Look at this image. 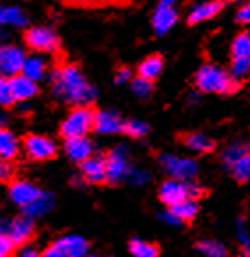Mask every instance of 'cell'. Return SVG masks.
I'll list each match as a JSON object with an SVG mask.
<instances>
[{
    "mask_svg": "<svg viewBox=\"0 0 250 257\" xmlns=\"http://www.w3.org/2000/svg\"><path fill=\"white\" fill-rule=\"evenodd\" d=\"M53 93L64 102L76 107H86L97 97V90L88 83L76 65H65L53 72L51 76Z\"/></svg>",
    "mask_w": 250,
    "mask_h": 257,
    "instance_id": "cell-1",
    "label": "cell"
},
{
    "mask_svg": "<svg viewBox=\"0 0 250 257\" xmlns=\"http://www.w3.org/2000/svg\"><path fill=\"white\" fill-rule=\"evenodd\" d=\"M196 86L204 93H231L236 90L238 81L220 65L206 64L197 71Z\"/></svg>",
    "mask_w": 250,
    "mask_h": 257,
    "instance_id": "cell-2",
    "label": "cell"
},
{
    "mask_svg": "<svg viewBox=\"0 0 250 257\" xmlns=\"http://www.w3.org/2000/svg\"><path fill=\"white\" fill-rule=\"evenodd\" d=\"M93 121H95V113L88 106L76 107L64 120V123L60 127V133L65 140H71V138H86L90 131H93Z\"/></svg>",
    "mask_w": 250,
    "mask_h": 257,
    "instance_id": "cell-3",
    "label": "cell"
},
{
    "mask_svg": "<svg viewBox=\"0 0 250 257\" xmlns=\"http://www.w3.org/2000/svg\"><path fill=\"white\" fill-rule=\"evenodd\" d=\"M201 194V190L197 189L194 183L183 182V180H175L169 178L168 182H164L159 189V197L164 204H168L169 208L175 204L182 203L185 199H196Z\"/></svg>",
    "mask_w": 250,
    "mask_h": 257,
    "instance_id": "cell-4",
    "label": "cell"
},
{
    "mask_svg": "<svg viewBox=\"0 0 250 257\" xmlns=\"http://www.w3.org/2000/svg\"><path fill=\"white\" fill-rule=\"evenodd\" d=\"M161 166L168 173L169 178L183 180V182H189V180L196 178L197 173H199V164L194 159L180 157V155L175 154L161 155Z\"/></svg>",
    "mask_w": 250,
    "mask_h": 257,
    "instance_id": "cell-5",
    "label": "cell"
},
{
    "mask_svg": "<svg viewBox=\"0 0 250 257\" xmlns=\"http://www.w3.org/2000/svg\"><path fill=\"white\" fill-rule=\"evenodd\" d=\"M106 169H107V182L111 183H120L125 178H129L133 168H131L127 148L125 147L113 148L106 157Z\"/></svg>",
    "mask_w": 250,
    "mask_h": 257,
    "instance_id": "cell-6",
    "label": "cell"
},
{
    "mask_svg": "<svg viewBox=\"0 0 250 257\" xmlns=\"http://www.w3.org/2000/svg\"><path fill=\"white\" fill-rule=\"evenodd\" d=\"M27 60V53L22 46L4 44L0 48V74L4 78H15L22 74Z\"/></svg>",
    "mask_w": 250,
    "mask_h": 257,
    "instance_id": "cell-7",
    "label": "cell"
},
{
    "mask_svg": "<svg viewBox=\"0 0 250 257\" xmlns=\"http://www.w3.org/2000/svg\"><path fill=\"white\" fill-rule=\"evenodd\" d=\"M25 43L41 53H55L60 46L58 36L48 27H34L25 34Z\"/></svg>",
    "mask_w": 250,
    "mask_h": 257,
    "instance_id": "cell-8",
    "label": "cell"
},
{
    "mask_svg": "<svg viewBox=\"0 0 250 257\" xmlns=\"http://www.w3.org/2000/svg\"><path fill=\"white\" fill-rule=\"evenodd\" d=\"M23 150L32 161H50L57 155V145L50 138L32 134L23 141Z\"/></svg>",
    "mask_w": 250,
    "mask_h": 257,
    "instance_id": "cell-9",
    "label": "cell"
},
{
    "mask_svg": "<svg viewBox=\"0 0 250 257\" xmlns=\"http://www.w3.org/2000/svg\"><path fill=\"white\" fill-rule=\"evenodd\" d=\"M0 231L6 236L11 238V241L15 245H23L27 243L34 234V218L30 217H18L13 220L6 222L4 225H0Z\"/></svg>",
    "mask_w": 250,
    "mask_h": 257,
    "instance_id": "cell-10",
    "label": "cell"
},
{
    "mask_svg": "<svg viewBox=\"0 0 250 257\" xmlns=\"http://www.w3.org/2000/svg\"><path fill=\"white\" fill-rule=\"evenodd\" d=\"M39 196H41V189H37L34 183L25 182V180L15 182L9 187V197H11V201L16 206L23 208V210L27 206H30Z\"/></svg>",
    "mask_w": 250,
    "mask_h": 257,
    "instance_id": "cell-11",
    "label": "cell"
},
{
    "mask_svg": "<svg viewBox=\"0 0 250 257\" xmlns=\"http://www.w3.org/2000/svg\"><path fill=\"white\" fill-rule=\"evenodd\" d=\"M178 22V11H176V6H166V4H157V9L154 13V18H152V25L157 36H166L173 27Z\"/></svg>",
    "mask_w": 250,
    "mask_h": 257,
    "instance_id": "cell-12",
    "label": "cell"
},
{
    "mask_svg": "<svg viewBox=\"0 0 250 257\" xmlns=\"http://www.w3.org/2000/svg\"><path fill=\"white\" fill-rule=\"evenodd\" d=\"M93 131H97L102 136H111V134L123 131V121H121L120 114L114 111H99V113H95Z\"/></svg>",
    "mask_w": 250,
    "mask_h": 257,
    "instance_id": "cell-13",
    "label": "cell"
},
{
    "mask_svg": "<svg viewBox=\"0 0 250 257\" xmlns=\"http://www.w3.org/2000/svg\"><path fill=\"white\" fill-rule=\"evenodd\" d=\"M65 154L72 162L83 164L93 155V145L88 138H71L65 140Z\"/></svg>",
    "mask_w": 250,
    "mask_h": 257,
    "instance_id": "cell-14",
    "label": "cell"
},
{
    "mask_svg": "<svg viewBox=\"0 0 250 257\" xmlns=\"http://www.w3.org/2000/svg\"><path fill=\"white\" fill-rule=\"evenodd\" d=\"M81 175L86 182L90 183H102L107 180V169H106V159L102 157H92L81 164Z\"/></svg>",
    "mask_w": 250,
    "mask_h": 257,
    "instance_id": "cell-15",
    "label": "cell"
},
{
    "mask_svg": "<svg viewBox=\"0 0 250 257\" xmlns=\"http://www.w3.org/2000/svg\"><path fill=\"white\" fill-rule=\"evenodd\" d=\"M220 11H222L220 0H203V2H199V4H196L190 9L189 22L192 23V25L208 22V20H213Z\"/></svg>",
    "mask_w": 250,
    "mask_h": 257,
    "instance_id": "cell-16",
    "label": "cell"
},
{
    "mask_svg": "<svg viewBox=\"0 0 250 257\" xmlns=\"http://www.w3.org/2000/svg\"><path fill=\"white\" fill-rule=\"evenodd\" d=\"M9 83H11L13 97H15V100H20V102L30 100L37 93V90H39L37 83L34 81V79L27 78L25 74L15 76V78L9 79Z\"/></svg>",
    "mask_w": 250,
    "mask_h": 257,
    "instance_id": "cell-17",
    "label": "cell"
},
{
    "mask_svg": "<svg viewBox=\"0 0 250 257\" xmlns=\"http://www.w3.org/2000/svg\"><path fill=\"white\" fill-rule=\"evenodd\" d=\"M58 245L62 246L67 257H86L88 255V241L83 236L78 234H69L58 239Z\"/></svg>",
    "mask_w": 250,
    "mask_h": 257,
    "instance_id": "cell-18",
    "label": "cell"
},
{
    "mask_svg": "<svg viewBox=\"0 0 250 257\" xmlns=\"http://www.w3.org/2000/svg\"><path fill=\"white\" fill-rule=\"evenodd\" d=\"M29 18L16 6H0V25L15 27V29H25Z\"/></svg>",
    "mask_w": 250,
    "mask_h": 257,
    "instance_id": "cell-19",
    "label": "cell"
},
{
    "mask_svg": "<svg viewBox=\"0 0 250 257\" xmlns=\"http://www.w3.org/2000/svg\"><path fill=\"white\" fill-rule=\"evenodd\" d=\"M20 154V141L9 128L0 127V159L13 161Z\"/></svg>",
    "mask_w": 250,
    "mask_h": 257,
    "instance_id": "cell-20",
    "label": "cell"
},
{
    "mask_svg": "<svg viewBox=\"0 0 250 257\" xmlns=\"http://www.w3.org/2000/svg\"><path fill=\"white\" fill-rule=\"evenodd\" d=\"M55 196L50 192H41V196L37 197L36 201H34L30 206L25 208V213L27 217L30 218H36V217H44V215H48L51 210L55 208Z\"/></svg>",
    "mask_w": 250,
    "mask_h": 257,
    "instance_id": "cell-21",
    "label": "cell"
},
{
    "mask_svg": "<svg viewBox=\"0 0 250 257\" xmlns=\"http://www.w3.org/2000/svg\"><path fill=\"white\" fill-rule=\"evenodd\" d=\"M22 74H25L27 78L34 79V81H41V79L46 78L48 74V64L43 57L39 55H32V57H27L25 65H23Z\"/></svg>",
    "mask_w": 250,
    "mask_h": 257,
    "instance_id": "cell-22",
    "label": "cell"
},
{
    "mask_svg": "<svg viewBox=\"0 0 250 257\" xmlns=\"http://www.w3.org/2000/svg\"><path fill=\"white\" fill-rule=\"evenodd\" d=\"M183 143L189 150L196 152V154H208L215 148V143L206 136V134H201V133H192V134H187L183 138Z\"/></svg>",
    "mask_w": 250,
    "mask_h": 257,
    "instance_id": "cell-23",
    "label": "cell"
},
{
    "mask_svg": "<svg viewBox=\"0 0 250 257\" xmlns=\"http://www.w3.org/2000/svg\"><path fill=\"white\" fill-rule=\"evenodd\" d=\"M162 71H164V62L159 55H152V57L145 58L140 65V76L148 81L157 79L162 74Z\"/></svg>",
    "mask_w": 250,
    "mask_h": 257,
    "instance_id": "cell-24",
    "label": "cell"
},
{
    "mask_svg": "<svg viewBox=\"0 0 250 257\" xmlns=\"http://www.w3.org/2000/svg\"><path fill=\"white\" fill-rule=\"evenodd\" d=\"M171 211L182 222H187V220H192V218H196L197 211H199V204H197L196 199H185V201H182V203L171 206Z\"/></svg>",
    "mask_w": 250,
    "mask_h": 257,
    "instance_id": "cell-25",
    "label": "cell"
},
{
    "mask_svg": "<svg viewBox=\"0 0 250 257\" xmlns=\"http://www.w3.org/2000/svg\"><path fill=\"white\" fill-rule=\"evenodd\" d=\"M129 250L134 257H159V246L140 238H134L129 243Z\"/></svg>",
    "mask_w": 250,
    "mask_h": 257,
    "instance_id": "cell-26",
    "label": "cell"
},
{
    "mask_svg": "<svg viewBox=\"0 0 250 257\" xmlns=\"http://www.w3.org/2000/svg\"><path fill=\"white\" fill-rule=\"evenodd\" d=\"M232 58H250V32H241L231 44Z\"/></svg>",
    "mask_w": 250,
    "mask_h": 257,
    "instance_id": "cell-27",
    "label": "cell"
},
{
    "mask_svg": "<svg viewBox=\"0 0 250 257\" xmlns=\"http://www.w3.org/2000/svg\"><path fill=\"white\" fill-rule=\"evenodd\" d=\"M197 250L206 257H227V248L215 239H203L197 243Z\"/></svg>",
    "mask_w": 250,
    "mask_h": 257,
    "instance_id": "cell-28",
    "label": "cell"
},
{
    "mask_svg": "<svg viewBox=\"0 0 250 257\" xmlns=\"http://www.w3.org/2000/svg\"><path fill=\"white\" fill-rule=\"evenodd\" d=\"M248 152L250 150H248V147H246V145L232 143L224 150V154H222V161H224V164L227 166V168H231V166L234 164L238 159H241L243 155H246Z\"/></svg>",
    "mask_w": 250,
    "mask_h": 257,
    "instance_id": "cell-29",
    "label": "cell"
},
{
    "mask_svg": "<svg viewBox=\"0 0 250 257\" xmlns=\"http://www.w3.org/2000/svg\"><path fill=\"white\" fill-rule=\"evenodd\" d=\"M231 173L238 182H248L250 180V152L231 166Z\"/></svg>",
    "mask_w": 250,
    "mask_h": 257,
    "instance_id": "cell-30",
    "label": "cell"
},
{
    "mask_svg": "<svg viewBox=\"0 0 250 257\" xmlns=\"http://www.w3.org/2000/svg\"><path fill=\"white\" fill-rule=\"evenodd\" d=\"M123 133L127 134V136L140 140V138L147 136V134L150 133V127H148V123H145V121H141V120H129L123 123Z\"/></svg>",
    "mask_w": 250,
    "mask_h": 257,
    "instance_id": "cell-31",
    "label": "cell"
},
{
    "mask_svg": "<svg viewBox=\"0 0 250 257\" xmlns=\"http://www.w3.org/2000/svg\"><path fill=\"white\" fill-rule=\"evenodd\" d=\"M250 74V58H232L231 64V76L239 81Z\"/></svg>",
    "mask_w": 250,
    "mask_h": 257,
    "instance_id": "cell-32",
    "label": "cell"
},
{
    "mask_svg": "<svg viewBox=\"0 0 250 257\" xmlns=\"http://www.w3.org/2000/svg\"><path fill=\"white\" fill-rule=\"evenodd\" d=\"M133 92L136 97H140V99H147V97H150V93L154 92V83L148 81V79L145 78H136L133 79Z\"/></svg>",
    "mask_w": 250,
    "mask_h": 257,
    "instance_id": "cell-33",
    "label": "cell"
},
{
    "mask_svg": "<svg viewBox=\"0 0 250 257\" xmlns=\"http://www.w3.org/2000/svg\"><path fill=\"white\" fill-rule=\"evenodd\" d=\"M16 100L13 97L11 83L4 76H0V106H13Z\"/></svg>",
    "mask_w": 250,
    "mask_h": 257,
    "instance_id": "cell-34",
    "label": "cell"
},
{
    "mask_svg": "<svg viewBox=\"0 0 250 257\" xmlns=\"http://www.w3.org/2000/svg\"><path fill=\"white\" fill-rule=\"evenodd\" d=\"M238 239H239V245H241L243 252H245V255L250 257V232L246 231L243 218L238 220Z\"/></svg>",
    "mask_w": 250,
    "mask_h": 257,
    "instance_id": "cell-35",
    "label": "cell"
},
{
    "mask_svg": "<svg viewBox=\"0 0 250 257\" xmlns=\"http://www.w3.org/2000/svg\"><path fill=\"white\" fill-rule=\"evenodd\" d=\"M127 180H129L133 185L143 187V185H147V183L150 182V173L145 171V169H133Z\"/></svg>",
    "mask_w": 250,
    "mask_h": 257,
    "instance_id": "cell-36",
    "label": "cell"
},
{
    "mask_svg": "<svg viewBox=\"0 0 250 257\" xmlns=\"http://www.w3.org/2000/svg\"><path fill=\"white\" fill-rule=\"evenodd\" d=\"M15 243L11 241V238L9 236H6L4 232H0V257H8L13 253V250H15Z\"/></svg>",
    "mask_w": 250,
    "mask_h": 257,
    "instance_id": "cell-37",
    "label": "cell"
},
{
    "mask_svg": "<svg viewBox=\"0 0 250 257\" xmlns=\"http://www.w3.org/2000/svg\"><path fill=\"white\" fill-rule=\"evenodd\" d=\"M15 175V169L11 166V161L0 159V182H9Z\"/></svg>",
    "mask_w": 250,
    "mask_h": 257,
    "instance_id": "cell-38",
    "label": "cell"
},
{
    "mask_svg": "<svg viewBox=\"0 0 250 257\" xmlns=\"http://www.w3.org/2000/svg\"><path fill=\"white\" fill-rule=\"evenodd\" d=\"M161 220L164 222V224L171 225V227H178V225H182V224H183V222L180 220V218L176 217V215L173 213L171 210H168V211H162V213H161Z\"/></svg>",
    "mask_w": 250,
    "mask_h": 257,
    "instance_id": "cell-39",
    "label": "cell"
},
{
    "mask_svg": "<svg viewBox=\"0 0 250 257\" xmlns=\"http://www.w3.org/2000/svg\"><path fill=\"white\" fill-rule=\"evenodd\" d=\"M116 83L118 85H125V83H129V81H133V71H131L129 67H121V69H118V72H116Z\"/></svg>",
    "mask_w": 250,
    "mask_h": 257,
    "instance_id": "cell-40",
    "label": "cell"
},
{
    "mask_svg": "<svg viewBox=\"0 0 250 257\" xmlns=\"http://www.w3.org/2000/svg\"><path fill=\"white\" fill-rule=\"evenodd\" d=\"M43 257H67V253L62 250V246L58 243H53L51 246H48L43 252Z\"/></svg>",
    "mask_w": 250,
    "mask_h": 257,
    "instance_id": "cell-41",
    "label": "cell"
},
{
    "mask_svg": "<svg viewBox=\"0 0 250 257\" xmlns=\"http://www.w3.org/2000/svg\"><path fill=\"white\" fill-rule=\"evenodd\" d=\"M238 22L245 23V25H250V4H245L238 11Z\"/></svg>",
    "mask_w": 250,
    "mask_h": 257,
    "instance_id": "cell-42",
    "label": "cell"
},
{
    "mask_svg": "<svg viewBox=\"0 0 250 257\" xmlns=\"http://www.w3.org/2000/svg\"><path fill=\"white\" fill-rule=\"evenodd\" d=\"M18 257H43V253H39L36 248H32V246H27V248H23L22 252H20Z\"/></svg>",
    "mask_w": 250,
    "mask_h": 257,
    "instance_id": "cell-43",
    "label": "cell"
},
{
    "mask_svg": "<svg viewBox=\"0 0 250 257\" xmlns=\"http://www.w3.org/2000/svg\"><path fill=\"white\" fill-rule=\"evenodd\" d=\"M4 44H8V32L0 29V48L4 46Z\"/></svg>",
    "mask_w": 250,
    "mask_h": 257,
    "instance_id": "cell-44",
    "label": "cell"
},
{
    "mask_svg": "<svg viewBox=\"0 0 250 257\" xmlns=\"http://www.w3.org/2000/svg\"><path fill=\"white\" fill-rule=\"evenodd\" d=\"M86 257H99V255H86Z\"/></svg>",
    "mask_w": 250,
    "mask_h": 257,
    "instance_id": "cell-45",
    "label": "cell"
},
{
    "mask_svg": "<svg viewBox=\"0 0 250 257\" xmlns=\"http://www.w3.org/2000/svg\"><path fill=\"white\" fill-rule=\"evenodd\" d=\"M0 232H2V231H0Z\"/></svg>",
    "mask_w": 250,
    "mask_h": 257,
    "instance_id": "cell-46",
    "label": "cell"
}]
</instances>
